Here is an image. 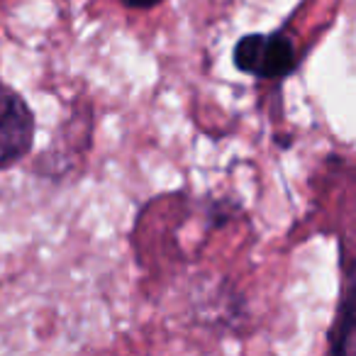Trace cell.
Listing matches in <instances>:
<instances>
[{
	"label": "cell",
	"instance_id": "7a4b0ae2",
	"mask_svg": "<svg viewBox=\"0 0 356 356\" xmlns=\"http://www.w3.org/2000/svg\"><path fill=\"white\" fill-rule=\"evenodd\" d=\"M35 115L20 93L0 83V168L13 166L32 149Z\"/></svg>",
	"mask_w": 356,
	"mask_h": 356
},
{
	"label": "cell",
	"instance_id": "6da1fadb",
	"mask_svg": "<svg viewBox=\"0 0 356 356\" xmlns=\"http://www.w3.org/2000/svg\"><path fill=\"white\" fill-rule=\"evenodd\" d=\"M234 66L257 79H283L296 71L293 42L281 32L271 35H247L234 47Z\"/></svg>",
	"mask_w": 356,
	"mask_h": 356
},
{
	"label": "cell",
	"instance_id": "3957f363",
	"mask_svg": "<svg viewBox=\"0 0 356 356\" xmlns=\"http://www.w3.org/2000/svg\"><path fill=\"white\" fill-rule=\"evenodd\" d=\"M351 330H354V312H351V298H344L339 307V317L334 322V330L330 334L332 354H346L351 349Z\"/></svg>",
	"mask_w": 356,
	"mask_h": 356
},
{
	"label": "cell",
	"instance_id": "277c9868",
	"mask_svg": "<svg viewBox=\"0 0 356 356\" xmlns=\"http://www.w3.org/2000/svg\"><path fill=\"white\" fill-rule=\"evenodd\" d=\"M161 0H122V6H127V8H154V6H159Z\"/></svg>",
	"mask_w": 356,
	"mask_h": 356
}]
</instances>
